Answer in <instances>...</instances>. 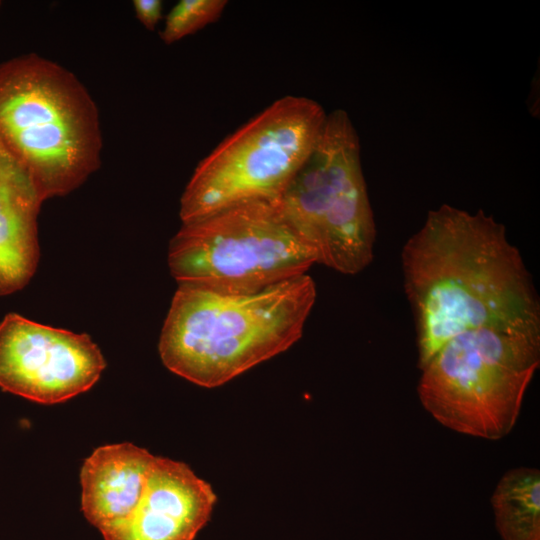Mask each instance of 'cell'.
Returning a JSON list of instances; mask_svg holds the SVG:
<instances>
[{
	"label": "cell",
	"mask_w": 540,
	"mask_h": 540,
	"mask_svg": "<svg viewBox=\"0 0 540 540\" xmlns=\"http://www.w3.org/2000/svg\"><path fill=\"white\" fill-rule=\"evenodd\" d=\"M277 204L317 263L355 275L372 262L376 223L359 136L346 111L327 113L311 153Z\"/></svg>",
	"instance_id": "5b68a950"
},
{
	"label": "cell",
	"mask_w": 540,
	"mask_h": 540,
	"mask_svg": "<svg viewBox=\"0 0 540 540\" xmlns=\"http://www.w3.org/2000/svg\"><path fill=\"white\" fill-rule=\"evenodd\" d=\"M421 369L451 338L481 327L540 330V302L520 251L483 211L444 204L401 252Z\"/></svg>",
	"instance_id": "6da1fadb"
},
{
	"label": "cell",
	"mask_w": 540,
	"mask_h": 540,
	"mask_svg": "<svg viewBox=\"0 0 540 540\" xmlns=\"http://www.w3.org/2000/svg\"><path fill=\"white\" fill-rule=\"evenodd\" d=\"M540 364V330L481 327L447 341L421 368L423 407L458 433L497 440L514 427Z\"/></svg>",
	"instance_id": "277c9868"
},
{
	"label": "cell",
	"mask_w": 540,
	"mask_h": 540,
	"mask_svg": "<svg viewBox=\"0 0 540 540\" xmlns=\"http://www.w3.org/2000/svg\"><path fill=\"white\" fill-rule=\"evenodd\" d=\"M129 442L96 448L80 470L81 510L102 531L124 521L137 507L155 460Z\"/></svg>",
	"instance_id": "30bf717a"
},
{
	"label": "cell",
	"mask_w": 540,
	"mask_h": 540,
	"mask_svg": "<svg viewBox=\"0 0 540 540\" xmlns=\"http://www.w3.org/2000/svg\"><path fill=\"white\" fill-rule=\"evenodd\" d=\"M326 116L317 101L303 96H284L264 108L198 163L180 198L181 222L243 203L277 202Z\"/></svg>",
	"instance_id": "8992f818"
},
{
	"label": "cell",
	"mask_w": 540,
	"mask_h": 540,
	"mask_svg": "<svg viewBox=\"0 0 540 540\" xmlns=\"http://www.w3.org/2000/svg\"><path fill=\"white\" fill-rule=\"evenodd\" d=\"M316 297L308 274L252 294L178 285L159 338L160 358L193 384L224 385L293 346Z\"/></svg>",
	"instance_id": "7a4b0ae2"
},
{
	"label": "cell",
	"mask_w": 540,
	"mask_h": 540,
	"mask_svg": "<svg viewBox=\"0 0 540 540\" xmlns=\"http://www.w3.org/2000/svg\"><path fill=\"white\" fill-rule=\"evenodd\" d=\"M216 501L212 486L187 464L156 456L135 510L101 535L104 540H195Z\"/></svg>",
	"instance_id": "9c48e42d"
},
{
	"label": "cell",
	"mask_w": 540,
	"mask_h": 540,
	"mask_svg": "<svg viewBox=\"0 0 540 540\" xmlns=\"http://www.w3.org/2000/svg\"><path fill=\"white\" fill-rule=\"evenodd\" d=\"M0 143L44 200L65 196L101 165L98 108L68 69L31 53L0 64Z\"/></svg>",
	"instance_id": "3957f363"
},
{
	"label": "cell",
	"mask_w": 540,
	"mask_h": 540,
	"mask_svg": "<svg viewBox=\"0 0 540 540\" xmlns=\"http://www.w3.org/2000/svg\"><path fill=\"white\" fill-rule=\"evenodd\" d=\"M502 540H540V472L520 467L506 472L491 498Z\"/></svg>",
	"instance_id": "7c38bea8"
},
{
	"label": "cell",
	"mask_w": 540,
	"mask_h": 540,
	"mask_svg": "<svg viewBox=\"0 0 540 540\" xmlns=\"http://www.w3.org/2000/svg\"><path fill=\"white\" fill-rule=\"evenodd\" d=\"M44 201L26 168L0 143V295L24 287L37 268Z\"/></svg>",
	"instance_id": "8fae6325"
},
{
	"label": "cell",
	"mask_w": 540,
	"mask_h": 540,
	"mask_svg": "<svg viewBox=\"0 0 540 540\" xmlns=\"http://www.w3.org/2000/svg\"><path fill=\"white\" fill-rule=\"evenodd\" d=\"M133 8L139 22L153 31L162 19L163 3L160 0H134Z\"/></svg>",
	"instance_id": "5bb4252c"
},
{
	"label": "cell",
	"mask_w": 540,
	"mask_h": 540,
	"mask_svg": "<svg viewBox=\"0 0 540 540\" xmlns=\"http://www.w3.org/2000/svg\"><path fill=\"white\" fill-rule=\"evenodd\" d=\"M227 4L226 0H180L165 18L161 40L170 45L196 33L217 21Z\"/></svg>",
	"instance_id": "4fadbf2b"
},
{
	"label": "cell",
	"mask_w": 540,
	"mask_h": 540,
	"mask_svg": "<svg viewBox=\"0 0 540 540\" xmlns=\"http://www.w3.org/2000/svg\"><path fill=\"white\" fill-rule=\"evenodd\" d=\"M106 367L87 334L46 326L18 314L0 323V387L42 404L89 390Z\"/></svg>",
	"instance_id": "ba28073f"
},
{
	"label": "cell",
	"mask_w": 540,
	"mask_h": 540,
	"mask_svg": "<svg viewBox=\"0 0 540 540\" xmlns=\"http://www.w3.org/2000/svg\"><path fill=\"white\" fill-rule=\"evenodd\" d=\"M313 251L284 220L277 202L235 205L182 223L168 265L178 285L252 294L307 274Z\"/></svg>",
	"instance_id": "52a82bcc"
}]
</instances>
